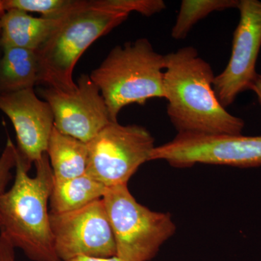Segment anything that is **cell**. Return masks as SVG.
Here are the masks:
<instances>
[{
	"label": "cell",
	"instance_id": "7c38bea8",
	"mask_svg": "<svg viewBox=\"0 0 261 261\" xmlns=\"http://www.w3.org/2000/svg\"><path fill=\"white\" fill-rule=\"evenodd\" d=\"M65 17L35 18L23 10H8L0 20V47L37 51L53 36Z\"/></svg>",
	"mask_w": 261,
	"mask_h": 261
},
{
	"label": "cell",
	"instance_id": "ffe728a7",
	"mask_svg": "<svg viewBox=\"0 0 261 261\" xmlns=\"http://www.w3.org/2000/svg\"><path fill=\"white\" fill-rule=\"evenodd\" d=\"M65 261H125L122 260L121 258L118 256H113L110 257H91V256H78L73 257V258L70 259V260Z\"/></svg>",
	"mask_w": 261,
	"mask_h": 261
},
{
	"label": "cell",
	"instance_id": "8992f818",
	"mask_svg": "<svg viewBox=\"0 0 261 261\" xmlns=\"http://www.w3.org/2000/svg\"><path fill=\"white\" fill-rule=\"evenodd\" d=\"M87 173L105 186L128 185L144 163L150 161L153 137L140 125L110 123L87 143Z\"/></svg>",
	"mask_w": 261,
	"mask_h": 261
},
{
	"label": "cell",
	"instance_id": "e0dca14e",
	"mask_svg": "<svg viewBox=\"0 0 261 261\" xmlns=\"http://www.w3.org/2000/svg\"><path fill=\"white\" fill-rule=\"evenodd\" d=\"M5 11L12 9L40 13L42 18L59 19L66 16L78 0H3Z\"/></svg>",
	"mask_w": 261,
	"mask_h": 261
},
{
	"label": "cell",
	"instance_id": "5bb4252c",
	"mask_svg": "<svg viewBox=\"0 0 261 261\" xmlns=\"http://www.w3.org/2000/svg\"><path fill=\"white\" fill-rule=\"evenodd\" d=\"M3 51L0 58V93L34 89L39 75L37 51L5 47Z\"/></svg>",
	"mask_w": 261,
	"mask_h": 261
},
{
	"label": "cell",
	"instance_id": "3957f363",
	"mask_svg": "<svg viewBox=\"0 0 261 261\" xmlns=\"http://www.w3.org/2000/svg\"><path fill=\"white\" fill-rule=\"evenodd\" d=\"M128 15L109 8L106 0H78L74 9L37 51V85L71 92L77 62L89 46L126 20Z\"/></svg>",
	"mask_w": 261,
	"mask_h": 261
},
{
	"label": "cell",
	"instance_id": "5b68a950",
	"mask_svg": "<svg viewBox=\"0 0 261 261\" xmlns=\"http://www.w3.org/2000/svg\"><path fill=\"white\" fill-rule=\"evenodd\" d=\"M116 245V256L125 261H149L176 232L168 213L139 203L128 185L109 187L102 197Z\"/></svg>",
	"mask_w": 261,
	"mask_h": 261
},
{
	"label": "cell",
	"instance_id": "ac0fdd59",
	"mask_svg": "<svg viewBox=\"0 0 261 261\" xmlns=\"http://www.w3.org/2000/svg\"><path fill=\"white\" fill-rule=\"evenodd\" d=\"M16 164V146L8 137L6 145L0 156V197L7 191L6 187L13 178L12 169Z\"/></svg>",
	"mask_w": 261,
	"mask_h": 261
},
{
	"label": "cell",
	"instance_id": "9a60e30c",
	"mask_svg": "<svg viewBox=\"0 0 261 261\" xmlns=\"http://www.w3.org/2000/svg\"><path fill=\"white\" fill-rule=\"evenodd\" d=\"M108 187L87 173L82 176L55 181L49 199L50 214L79 210L102 199Z\"/></svg>",
	"mask_w": 261,
	"mask_h": 261
},
{
	"label": "cell",
	"instance_id": "7402d4cb",
	"mask_svg": "<svg viewBox=\"0 0 261 261\" xmlns=\"http://www.w3.org/2000/svg\"><path fill=\"white\" fill-rule=\"evenodd\" d=\"M6 13L3 7V0H0V20H1L2 17L4 15L5 13Z\"/></svg>",
	"mask_w": 261,
	"mask_h": 261
},
{
	"label": "cell",
	"instance_id": "4fadbf2b",
	"mask_svg": "<svg viewBox=\"0 0 261 261\" xmlns=\"http://www.w3.org/2000/svg\"><path fill=\"white\" fill-rule=\"evenodd\" d=\"M55 181H64L87 173V143L53 128L47 152Z\"/></svg>",
	"mask_w": 261,
	"mask_h": 261
},
{
	"label": "cell",
	"instance_id": "30bf717a",
	"mask_svg": "<svg viewBox=\"0 0 261 261\" xmlns=\"http://www.w3.org/2000/svg\"><path fill=\"white\" fill-rule=\"evenodd\" d=\"M71 92L42 87L38 94L50 106L54 127L64 135L88 143L105 127L112 123L100 91L83 73Z\"/></svg>",
	"mask_w": 261,
	"mask_h": 261
},
{
	"label": "cell",
	"instance_id": "2e32d148",
	"mask_svg": "<svg viewBox=\"0 0 261 261\" xmlns=\"http://www.w3.org/2000/svg\"><path fill=\"white\" fill-rule=\"evenodd\" d=\"M240 0H183L171 37L176 40L185 39L196 23L215 11L237 8Z\"/></svg>",
	"mask_w": 261,
	"mask_h": 261
},
{
	"label": "cell",
	"instance_id": "6da1fadb",
	"mask_svg": "<svg viewBox=\"0 0 261 261\" xmlns=\"http://www.w3.org/2000/svg\"><path fill=\"white\" fill-rule=\"evenodd\" d=\"M164 56V98L178 134L241 135L245 122L219 102L213 88L216 75L198 51L186 47Z\"/></svg>",
	"mask_w": 261,
	"mask_h": 261
},
{
	"label": "cell",
	"instance_id": "8fae6325",
	"mask_svg": "<svg viewBox=\"0 0 261 261\" xmlns=\"http://www.w3.org/2000/svg\"><path fill=\"white\" fill-rule=\"evenodd\" d=\"M0 111L10 118L15 128L17 149L32 165L47 152L54 116L50 106L39 99L34 89L0 93Z\"/></svg>",
	"mask_w": 261,
	"mask_h": 261
},
{
	"label": "cell",
	"instance_id": "ba28073f",
	"mask_svg": "<svg viewBox=\"0 0 261 261\" xmlns=\"http://www.w3.org/2000/svg\"><path fill=\"white\" fill-rule=\"evenodd\" d=\"M55 248L61 261L116 256V245L102 198L79 210L50 214Z\"/></svg>",
	"mask_w": 261,
	"mask_h": 261
},
{
	"label": "cell",
	"instance_id": "44dd1931",
	"mask_svg": "<svg viewBox=\"0 0 261 261\" xmlns=\"http://www.w3.org/2000/svg\"><path fill=\"white\" fill-rule=\"evenodd\" d=\"M250 90L253 91L255 92L261 105V74L257 73L256 78L252 82Z\"/></svg>",
	"mask_w": 261,
	"mask_h": 261
},
{
	"label": "cell",
	"instance_id": "52a82bcc",
	"mask_svg": "<svg viewBox=\"0 0 261 261\" xmlns=\"http://www.w3.org/2000/svg\"><path fill=\"white\" fill-rule=\"evenodd\" d=\"M150 161H164L180 168L199 163L257 167L261 166V137L177 134L173 140L154 147Z\"/></svg>",
	"mask_w": 261,
	"mask_h": 261
},
{
	"label": "cell",
	"instance_id": "277c9868",
	"mask_svg": "<svg viewBox=\"0 0 261 261\" xmlns=\"http://www.w3.org/2000/svg\"><path fill=\"white\" fill-rule=\"evenodd\" d=\"M164 70L165 56L154 51L148 39L140 38L113 48L89 76L100 91L115 123L126 106L164 98Z\"/></svg>",
	"mask_w": 261,
	"mask_h": 261
},
{
	"label": "cell",
	"instance_id": "7a4b0ae2",
	"mask_svg": "<svg viewBox=\"0 0 261 261\" xmlns=\"http://www.w3.org/2000/svg\"><path fill=\"white\" fill-rule=\"evenodd\" d=\"M32 164L19 153L13 186L0 197V237L32 261H61L57 255L48 210L54 176L47 153Z\"/></svg>",
	"mask_w": 261,
	"mask_h": 261
},
{
	"label": "cell",
	"instance_id": "9c48e42d",
	"mask_svg": "<svg viewBox=\"0 0 261 261\" xmlns=\"http://www.w3.org/2000/svg\"><path fill=\"white\" fill-rule=\"evenodd\" d=\"M238 9L240 21L233 32L229 61L213 83L216 97L225 108L251 87L257 75L256 63L261 47V2L240 0Z\"/></svg>",
	"mask_w": 261,
	"mask_h": 261
},
{
	"label": "cell",
	"instance_id": "d6986e66",
	"mask_svg": "<svg viewBox=\"0 0 261 261\" xmlns=\"http://www.w3.org/2000/svg\"><path fill=\"white\" fill-rule=\"evenodd\" d=\"M15 247L0 237V261H16Z\"/></svg>",
	"mask_w": 261,
	"mask_h": 261
}]
</instances>
